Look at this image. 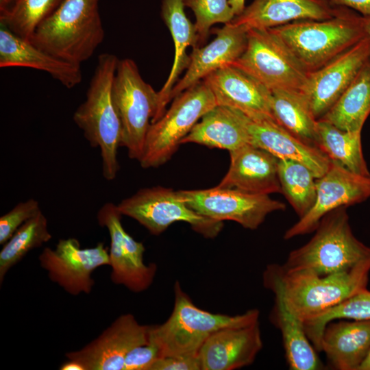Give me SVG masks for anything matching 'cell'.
<instances>
[{"label":"cell","instance_id":"6da1fadb","mask_svg":"<svg viewBox=\"0 0 370 370\" xmlns=\"http://www.w3.org/2000/svg\"><path fill=\"white\" fill-rule=\"evenodd\" d=\"M369 271L370 260L349 270L325 275L287 271L282 264L272 263L264 271L262 282L304 322L367 288Z\"/></svg>","mask_w":370,"mask_h":370},{"label":"cell","instance_id":"7a4b0ae2","mask_svg":"<svg viewBox=\"0 0 370 370\" xmlns=\"http://www.w3.org/2000/svg\"><path fill=\"white\" fill-rule=\"evenodd\" d=\"M119 60L115 55L110 53L98 56L86 99L73 116L89 145L99 148L102 175L108 181L116 177L120 168L117 152L121 147L122 127L112 96Z\"/></svg>","mask_w":370,"mask_h":370},{"label":"cell","instance_id":"3957f363","mask_svg":"<svg viewBox=\"0 0 370 370\" xmlns=\"http://www.w3.org/2000/svg\"><path fill=\"white\" fill-rule=\"evenodd\" d=\"M99 0H64L36 29L30 42L69 62L81 65L104 39Z\"/></svg>","mask_w":370,"mask_h":370},{"label":"cell","instance_id":"277c9868","mask_svg":"<svg viewBox=\"0 0 370 370\" xmlns=\"http://www.w3.org/2000/svg\"><path fill=\"white\" fill-rule=\"evenodd\" d=\"M309 73L317 71L366 36L363 16L345 8L325 20H300L270 29Z\"/></svg>","mask_w":370,"mask_h":370},{"label":"cell","instance_id":"5b68a950","mask_svg":"<svg viewBox=\"0 0 370 370\" xmlns=\"http://www.w3.org/2000/svg\"><path fill=\"white\" fill-rule=\"evenodd\" d=\"M174 297L173 311L167 320L149 328V340L158 345L162 356H198L202 345L215 332L258 321L257 309L234 316L202 310L194 304L178 281L174 284Z\"/></svg>","mask_w":370,"mask_h":370},{"label":"cell","instance_id":"8992f818","mask_svg":"<svg viewBox=\"0 0 370 370\" xmlns=\"http://www.w3.org/2000/svg\"><path fill=\"white\" fill-rule=\"evenodd\" d=\"M314 231L307 243L289 253L282 264L285 270L325 275L349 270L370 260V247L354 235L346 207L326 214Z\"/></svg>","mask_w":370,"mask_h":370},{"label":"cell","instance_id":"52a82bcc","mask_svg":"<svg viewBox=\"0 0 370 370\" xmlns=\"http://www.w3.org/2000/svg\"><path fill=\"white\" fill-rule=\"evenodd\" d=\"M217 106L212 90L204 80L175 97L169 109L151 123L138 160L140 166L156 168L166 163L198 120Z\"/></svg>","mask_w":370,"mask_h":370},{"label":"cell","instance_id":"ba28073f","mask_svg":"<svg viewBox=\"0 0 370 370\" xmlns=\"http://www.w3.org/2000/svg\"><path fill=\"white\" fill-rule=\"evenodd\" d=\"M112 96L122 127L121 146L128 156L138 161L142 156L146 136L159 105L158 92L141 77L135 62L119 60Z\"/></svg>","mask_w":370,"mask_h":370},{"label":"cell","instance_id":"9c48e42d","mask_svg":"<svg viewBox=\"0 0 370 370\" xmlns=\"http://www.w3.org/2000/svg\"><path fill=\"white\" fill-rule=\"evenodd\" d=\"M245 51L232 65L254 77L270 91L278 89L302 92L308 72L283 41L270 29L247 32Z\"/></svg>","mask_w":370,"mask_h":370},{"label":"cell","instance_id":"30bf717a","mask_svg":"<svg viewBox=\"0 0 370 370\" xmlns=\"http://www.w3.org/2000/svg\"><path fill=\"white\" fill-rule=\"evenodd\" d=\"M117 207L122 215L134 219L156 236L177 221L188 223L206 238L217 236L223 228V221L204 217L189 207L179 190L162 186L140 189Z\"/></svg>","mask_w":370,"mask_h":370},{"label":"cell","instance_id":"8fae6325","mask_svg":"<svg viewBox=\"0 0 370 370\" xmlns=\"http://www.w3.org/2000/svg\"><path fill=\"white\" fill-rule=\"evenodd\" d=\"M184 201L198 214L216 221H233L244 228L256 230L267 216L284 210L286 205L269 195L254 194L236 188L215 186L179 190Z\"/></svg>","mask_w":370,"mask_h":370},{"label":"cell","instance_id":"7c38bea8","mask_svg":"<svg viewBox=\"0 0 370 370\" xmlns=\"http://www.w3.org/2000/svg\"><path fill=\"white\" fill-rule=\"evenodd\" d=\"M121 217L117 206L111 202L103 204L97 214L99 225L107 228L110 235V279L116 285H122L134 293H140L152 284L157 265L144 262L145 248L125 230Z\"/></svg>","mask_w":370,"mask_h":370},{"label":"cell","instance_id":"4fadbf2b","mask_svg":"<svg viewBox=\"0 0 370 370\" xmlns=\"http://www.w3.org/2000/svg\"><path fill=\"white\" fill-rule=\"evenodd\" d=\"M38 260L50 280L73 296L90 293L95 284L92 272L110 265L109 249L103 243L82 248L75 238L60 239L54 249L45 247Z\"/></svg>","mask_w":370,"mask_h":370},{"label":"cell","instance_id":"5bb4252c","mask_svg":"<svg viewBox=\"0 0 370 370\" xmlns=\"http://www.w3.org/2000/svg\"><path fill=\"white\" fill-rule=\"evenodd\" d=\"M370 197V175L354 173L332 160L330 168L317 179V196L310 211L284 234L285 240L311 233L330 212L363 202Z\"/></svg>","mask_w":370,"mask_h":370},{"label":"cell","instance_id":"9a60e30c","mask_svg":"<svg viewBox=\"0 0 370 370\" xmlns=\"http://www.w3.org/2000/svg\"><path fill=\"white\" fill-rule=\"evenodd\" d=\"M149 328L140 324L133 314H123L96 338L65 356L81 364L84 370H123L127 354L149 341Z\"/></svg>","mask_w":370,"mask_h":370},{"label":"cell","instance_id":"2e32d148","mask_svg":"<svg viewBox=\"0 0 370 370\" xmlns=\"http://www.w3.org/2000/svg\"><path fill=\"white\" fill-rule=\"evenodd\" d=\"M370 58V40L366 36L355 45L310 73L302 91L317 120L334 105Z\"/></svg>","mask_w":370,"mask_h":370},{"label":"cell","instance_id":"e0dca14e","mask_svg":"<svg viewBox=\"0 0 370 370\" xmlns=\"http://www.w3.org/2000/svg\"><path fill=\"white\" fill-rule=\"evenodd\" d=\"M204 82L217 106L237 110L251 119H274L271 91L254 77L230 64L207 75Z\"/></svg>","mask_w":370,"mask_h":370},{"label":"cell","instance_id":"ac0fdd59","mask_svg":"<svg viewBox=\"0 0 370 370\" xmlns=\"http://www.w3.org/2000/svg\"><path fill=\"white\" fill-rule=\"evenodd\" d=\"M236 110L247 132L250 144L279 159L293 160L305 164L317 178L323 175L330 168L332 160L320 149L304 143L275 119H251Z\"/></svg>","mask_w":370,"mask_h":370},{"label":"cell","instance_id":"d6986e66","mask_svg":"<svg viewBox=\"0 0 370 370\" xmlns=\"http://www.w3.org/2000/svg\"><path fill=\"white\" fill-rule=\"evenodd\" d=\"M263 346L259 322L222 328L202 345L201 370H234L251 365Z\"/></svg>","mask_w":370,"mask_h":370},{"label":"cell","instance_id":"ffe728a7","mask_svg":"<svg viewBox=\"0 0 370 370\" xmlns=\"http://www.w3.org/2000/svg\"><path fill=\"white\" fill-rule=\"evenodd\" d=\"M345 8L329 0H254L228 24L245 31L271 29L300 20H325L341 14Z\"/></svg>","mask_w":370,"mask_h":370},{"label":"cell","instance_id":"44dd1931","mask_svg":"<svg viewBox=\"0 0 370 370\" xmlns=\"http://www.w3.org/2000/svg\"><path fill=\"white\" fill-rule=\"evenodd\" d=\"M229 152V169L217 186L259 195L282 193L278 158L249 143Z\"/></svg>","mask_w":370,"mask_h":370},{"label":"cell","instance_id":"7402d4cb","mask_svg":"<svg viewBox=\"0 0 370 370\" xmlns=\"http://www.w3.org/2000/svg\"><path fill=\"white\" fill-rule=\"evenodd\" d=\"M212 30L216 35L212 41L205 47L193 48L189 66L173 88L170 101L219 68L234 62L245 51L247 32L242 27L227 23Z\"/></svg>","mask_w":370,"mask_h":370},{"label":"cell","instance_id":"603a6c76","mask_svg":"<svg viewBox=\"0 0 370 370\" xmlns=\"http://www.w3.org/2000/svg\"><path fill=\"white\" fill-rule=\"evenodd\" d=\"M0 67H25L48 73L67 88L82 79L80 65L58 58L0 24Z\"/></svg>","mask_w":370,"mask_h":370},{"label":"cell","instance_id":"cb8c5ba5","mask_svg":"<svg viewBox=\"0 0 370 370\" xmlns=\"http://www.w3.org/2000/svg\"><path fill=\"white\" fill-rule=\"evenodd\" d=\"M321 352L336 370H359L370 352V320L332 321L325 327Z\"/></svg>","mask_w":370,"mask_h":370},{"label":"cell","instance_id":"d4e9b609","mask_svg":"<svg viewBox=\"0 0 370 370\" xmlns=\"http://www.w3.org/2000/svg\"><path fill=\"white\" fill-rule=\"evenodd\" d=\"M184 7V0H162L161 15L171 34L175 55L169 75L158 92V110L151 123L164 114L166 106L170 101V94L178 81L179 75L189 66L190 56L187 54V48L190 46L193 48L198 47L199 38L195 24L186 16Z\"/></svg>","mask_w":370,"mask_h":370},{"label":"cell","instance_id":"484cf974","mask_svg":"<svg viewBox=\"0 0 370 370\" xmlns=\"http://www.w3.org/2000/svg\"><path fill=\"white\" fill-rule=\"evenodd\" d=\"M188 143L230 151L249 143V138L238 112L217 106L201 117L181 144Z\"/></svg>","mask_w":370,"mask_h":370},{"label":"cell","instance_id":"4316f807","mask_svg":"<svg viewBox=\"0 0 370 370\" xmlns=\"http://www.w3.org/2000/svg\"><path fill=\"white\" fill-rule=\"evenodd\" d=\"M270 319L281 332L290 369L319 370L324 368L317 351L306 334L304 322L287 309L279 296H275Z\"/></svg>","mask_w":370,"mask_h":370},{"label":"cell","instance_id":"83f0119b","mask_svg":"<svg viewBox=\"0 0 370 370\" xmlns=\"http://www.w3.org/2000/svg\"><path fill=\"white\" fill-rule=\"evenodd\" d=\"M370 114V58L330 110L321 119L338 128L362 132Z\"/></svg>","mask_w":370,"mask_h":370},{"label":"cell","instance_id":"f1b7e54d","mask_svg":"<svg viewBox=\"0 0 370 370\" xmlns=\"http://www.w3.org/2000/svg\"><path fill=\"white\" fill-rule=\"evenodd\" d=\"M271 92V110L276 122L304 143L318 147L317 120L303 94L284 89Z\"/></svg>","mask_w":370,"mask_h":370},{"label":"cell","instance_id":"f546056e","mask_svg":"<svg viewBox=\"0 0 370 370\" xmlns=\"http://www.w3.org/2000/svg\"><path fill=\"white\" fill-rule=\"evenodd\" d=\"M318 147L331 160L350 171L369 176L364 158L361 132L342 130L331 123L317 120Z\"/></svg>","mask_w":370,"mask_h":370},{"label":"cell","instance_id":"4dcf8cb0","mask_svg":"<svg viewBox=\"0 0 370 370\" xmlns=\"http://www.w3.org/2000/svg\"><path fill=\"white\" fill-rule=\"evenodd\" d=\"M281 190L299 219L313 206L317 196V177L305 164L293 160L279 159Z\"/></svg>","mask_w":370,"mask_h":370},{"label":"cell","instance_id":"1f68e13d","mask_svg":"<svg viewBox=\"0 0 370 370\" xmlns=\"http://www.w3.org/2000/svg\"><path fill=\"white\" fill-rule=\"evenodd\" d=\"M51 238L47 219L42 211L23 223L3 245L0 251V284L9 270L28 252L41 247Z\"/></svg>","mask_w":370,"mask_h":370},{"label":"cell","instance_id":"d6a6232c","mask_svg":"<svg viewBox=\"0 0 370 370\" xmlns=\"http://www.w3.org/2000/svg\"><path fill=\"white\" fill-rule=\"evenodd\" d=\"M337 319L370 320V291L362 290L321 314L304 321L306 334L319 352L321 341L325 325Z\"/></svg>","mask_w":370,"mask_h":370},{"label":"cell","instance_id":"836d02e7","mask_svg":"<svg viewBox=\"0 0 370 370\" xmlns=\"http://www.w3.org/2000/svg\"><path fill=\"white\" fill-rule=\"evenodd\" d=\"M63 1L16 0L7 12L0 14V24L16 35L30 40L38 26Z\"/></svg>","mask_w":370,"mask_h":370},{"label":"cell","instance_id":"e575fe53","mask_svg":"<svg viewBox=\"0 0 370 370\" xmlns=\"http://www.w3.org/2000/svg\"><path fill=\"white\" fill-rule=\"evenodd\" d=\"M184 4L190 8L195 14V27L199 45L207 39L210 27L214 24H227L235 16L228 0H184Z\"/></svg>","mask_w":370,"mask_h":370},{"label":"cell","instance_id":"d590c367","mask_svg":"<svg viewBox=\"0 0 370 370\" xmlns=\"http://www.w3.org/2000/svg\"><path fill=\"white\" fill-rule=\"evenodd\" d=\"M41 211L38 202L29 199L19 202L0 217V244L3 245L26 221Z\"/></svg>","mask_w":370,"mask_h":370},{"label":"cell","instance_id":"8d00e7d4","mask_svg":"<svg viewBox=\"0 0 370 370\" xmlns=\"http://www.w3.org/2000/svg\"><path fill=\"white\" fill-rule=\"evenodd\" d=\"M162 356L156 344L151 341L132 349L126 355L123 370H149Z\"/></svg>","mask_w":370,"mask_h":370},{"label":"cell","instance_id":"74e56055","mask_svg":"<svg viewBox=\"0 0 370 370\" xmlns=\"http://www.w3.org/2000/svg\"><path fill=\"white\" fill-rule=\"evenodd\" d=\"M149 370H201L198 356H165L159 358Z\"/></svg>","mask_w":370,"mask_h":370},{"label":"cell","instance_id":"f35d334b","mask_svg":"<svg viewBox=\"0 0 370 370\" xmlns=\"http://www.w3.org/2000/svg\"><path fill=\"white\" fill-rule=\"evenodd\" d=\"M336 7H343L358 11L364 17H370V0H329Z\"/></svg>","mask_w":370,"mask_h":370},{"label":"cell","instance_id":"ab89813d","mask_svg":"<svg viewBox=\"0 0 370 370\" xmlns=\"http://www.w3.org/2000/svg\"><path fill=\"white\" fill-rule=\"evenodd\" d=\"M60 370H84L83 366L73 360L67 359L59 367Z\"/></svg>","mask_w":370,"mask_h":370},{"label":"cell","instance_id":"60d3db41","mask_svg":"<svg viewBox=\"0 0 370 370\" xmlns=\"http://www.w3.org/2000/svg\"><path fill=\"white\" fill-rule=\"evenodd\" d=\"M235 16L241 14L244 10L245 0H228Z\"/></svg>","mask_w":370,"mask_h":370},{"label":"cell","instance_id":"b9f144b4","mask_svg":"<svg viewBox=\"0 0 370 370\" xmlns=\"http://www.w3.org/2000/svg\"><path fill=\"white\" fill-rule=\"evenodd\" d=\"M16 0H0V14L7 12Z\"/></svg>","mask_w":370,"mask_h":370},{"label":"cell","instance_id":"7bdbcfd3","mask_svg":"<svg viewBox=\"0 0 370 370\" xmlns=\"http://www.w3.org/2000/svg\"><path fill=\"white\" fill-rule=\"evenodd\" d=\"M363 25H364L366 36L370 40V17L363 16Z\"/></svg>","mask_w":370,"mask_h":370},{"label":"cell","instance_id":"ee69618b","mask_svg":"<svg viewBox=\"0 0 370 370\" xmlns=\"http://www.w3.org/2000/svg\"><path fill=\"white\" fill-rule=\"evenodd\" d=\"M359 370H370V352L360 365Z\"/></svg>","mask_w":370,"mask_h":370}]
</instances>
